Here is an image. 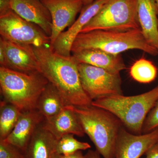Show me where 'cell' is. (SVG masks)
Returning <instances> with one entry per match:
<instances>
[{
  "mask_svg": "<svg viewBox=\"0 0 158 158\" xmlns=\"http://www.w3.org/2000/svg\"><path fill=\"white\" fill-rule=\"evenodd\" d=\"M85 134L103 158H115L116 139L121 121L107 110L93 106L84 107L73 106Z\"/></svg>",
  "mask_w": 158,
  "mask_h": 158,
  "instance_id": "277c9868",
  "label": "cell"
},
{
  "mask_svg": "<svg viewBox=\"0 0 158 158\" xmlns=\"http://www.w3.org/2000/svg\"><path fill=\"white\" fill-rule=\"evenodd\" d=\"M48 81L40 72L25 73L0 66V87L4 101L22 112L36 110Z\"/></svg>",
  "mask_w": 158,
  "mask_h": 158,
  "instance_id": "5b68a950",
  "label": "cell"
},
{
  "mask_svg": "<svg viewBox=\"0 0 158 158\" xmlns=\"http://www.w3.org/2000/svg\"><path fill=\"white\" fill-rule=\"evenodd\" d=\"M40 72L56 88L66 104L77 107L92 106L93 101L82 87L78 64L72 56L56 53L50 45L34 47Z\"/></svg>",
  "mask_w": 158,
  "mask_h": 158,
  "instance_id": "6da1fadb",
  "label": "cell"
},
{
  "mask_svg": "<svg viewBox=\"0 0 158 158\" xmlns=\"http://www.w3.org/2000/svg\"><path fill=\"white\" fill-rule=\"evenodd\" d=\"M44 120V117L36 109L23 112L12 131L4 141L25 153L37 128Z\"/></svg>",
  "mask_w": 158,
  "mask_h": 158,
  "instance_id": "4fadbf2b",
  "label": "cell"
},
{
  "mask_svg": "<svg viewBox=\"0 0 158 158\" xmlns=\"http://www.w3.org/2000/svg\"><path fill=\"white\" fill-rule=\"evenodd\" d=\"M0 34L1 37L13 42L35 47L50 45V37L42 29L13 10L0 17Z\"/></svg>",
  "mask_w": 158,
  "mask_h": 158,
  "instance_id": "ba28073f",
  "label": "cell"
},
{
  "mask_svg": "<svg viewBox=\"0 0 158 158\" xmlns=\"http://www.w3.org/2000/svg\"><path fill=\"white\" fill-rule=\"evenodd\" d=\"M158 69L151 61L144 58L136 60L131 66L130 74L136 81L148 84L153 81L158 74Z\"/></svg>",
  "mask_w": 158,
  "mask_h": 158,
  "instance_id": "44dd1931",
  "label": "cell"
},
{
  "mask_svg": "<svg viewBox=\"0 0 158 158\" xmlns=\"http://www.w3.org/2000/svg\"><path fill=\"white\" fill-rule=\"evenodd\" d=\"M0 158H25V156L18 148L4 140H0Z\"/></svg>",
  "mask_w": 158,
  "mask_h": 158,
  "instance_id": "603a6c76",
  "label": "cell"
},
{
  "mask_svg": "<svg viewBox=\"0 0 158 158\" xmlns=\"http://www.w3.org/2000/svg\"><path fill=\"white\" fill-rule=\"evenodd\" d=\"M145 158H158V141L145 153Z\"/></svg>",
  "mask_w": 158,
  "mask_h": 158,
  "instance_id": "484cf974",
  "label": "cell"
},
{
  "mask_svg": "<svg viewBox=\"0 0 158 158\" xmlns=\"http://www.w3.org/2000/svg\"><path fill=\"white\" fill-rule=\"evenodd\" d=\"M52 18L50 46L52 45L64 30L75 22L84 5L82 0H41Z\"/></svg>",
  "mask_w": 158,
  "mask_h": 158,
  "instance_id": "30bf717a",
  "label": "cell"
},
{
  "mask_svg": "<svg viewBox=\"0 0 158 158\" xmlns=\"http://www.w3.org/2000/svg\"><path fill=\"white\" fill-rule=\"evenodd\" d=\"M88 49H98L114 55L138 49L153 56L158 55L157 49L146 41L141 29L126 31L98 30L80 33L73 44L71 53Z\"/></svg>",
  "mask_w": 158,
  "mask_h": 158,
  "instance_id": "7a4b0ae2",
  "label": "cell"
},
{
  "mask_svg": "<svg viewBox=\"0 0 158 158\" xmlns=\"http://www.w3.org/2000/svg\"><path fill=\"white\" fill-rule=\"evenodd\" d=\"M108 1L94 0L91 4L83 6L77 19L68 30L62 32L51 46L53 50L62 56H71L72 46L75 39Z\"/></svg>",
  "mask_w": 158,
  "mask_h": 158,
  "instance_id": "7c38bea8",
  "label": "cell"
},
{
  "mask_svg": "<svg viewBox=\"0 0 158 158\" xmlns=\"http://www.w3.org/2000/svg\"><path fill=\"white\" fill-rule=\"evenodd\" d=\"M0 106V140H4L12 131L23 112L5 101L1 102Z\"/></svg>",
  "mask_w": 158,
  "mask_h": 158,
  "instance_id": "ffe728a7",
  "label": "cell"
},
{
  "mask_svg": "<svg viewBox=\"0 0 158 158\" xmlns=\"http://www.w3.org/2000/svg\"><path fill=\"white\" fill-rule=\"evenodd\" d=\"M74 135L72 134L64 135L58 140L56 151L59 155H69L78 151L90 148L89 143L78 141Z\"/></svg>",
  "mask_w": 158,
  "mask_h": 158,
  "instance_id": "7402d4cb",
  "label": "cell"
},
{
  "mask_svg": "<svg viewBox=\"0 0 158 158\" xmlns=\"http://www.w3.org/2000/svg\"><path fill=\"white\" fill-rule=\"evenodd\" d=\"M78 69L82 87L92 101L123 94L120 73L85 63L78 64Z\"/></svg>",
  "mask_w": 158,
  "mask_h": 158,
  "instance_id": "52a82bcc",
  "label": "cell"
},
{
  "mask_svg": "<svg viewBox=\"0 0 158 158\" xmlns=\"http://www.w3.org/2000/svg\"><path fill=\"white\" fill-rule=\"evenodd\" d=\"M58 140L43 122L30 140L25 152V158H58L59 155L56 151Z\"/></svg>",
  "mask_w": 158,
  "mask_h": 158,
  "instance_id": "e0dca14e",
  "label": "cell"
},
{
  "mask_svg": "<svg viewBox=\"0 0 158 158\" xmlns=\"http://www.w3.org/2000/svg\"><path fill=\"white\" fill-rule=\"evenodd\" d=\"M0 65L25 73L40 72L34 46L0 37Z\"/></svg>",
  "mask_w": 158,
  "mask_h": 158,
  "instance_id": "9c48e42d",
  "label": "cell"
},
{
  "mask_svg": "<svg viewBox=\"0 0 158 158\" xmlns=\"http://www.w3.org/2000/svg\"><path fill=\"white\" fill-rule=\"evenodd\" d=\"M11 3V0H0V17L12 11Z\"/></svg>",
  "mask_w": 158,
  "mask_h": 158,
  "instance_id": "d4e9b609",
  "label": "cell"
},
{
  "mask_svg": "<svg viewBox=\"0 0 158 158\" xmlns=\"http://www.w3.org/2000/svg\"><path fill=\"white\" fill-rule=\"evenodd\" d=\"M102 156L96 150H89L84 155V158H102Z\"/></svg>",
  "mask_w": 158,
  "mask_h": 158,
  "instance_id": "83f0119b",
  "label": "cell"
},
{
  "mask_svg": "<svg viewBox=\"0 0 158 158\" xmlns=\"http://www.w3.org/2000/svg\"><path fill=\"white\" fill-rule=\"evenodd\" d=\"M58 158H84L82 151H78L69 155H59Z\"/></svg>",
  "mask_w": 158,
  "mask_h": 158,
  "instance_id": "4316f807",
  "label": "cell"
},
{
  "mask_svg": "<svg viewBox=\"0 0 158 158\" xmlns=\"http://www.w3.org/2000/svg\"><path fill=\"white\" fill-rule=\"evenodd\" d=\"M84 6H88L94 2V0H82Z\"/></svg>",
  "mask_w": 158,
  "mask_h": 158,
  "instance_id": "f1b7e54d",
  "label": "cell"
},
{
  "mask_svg": "<svg viewBox=\"0 0 158 158\" xmlns=\"http://www.w3.org/2000/svg\"><path fill=\"white\" fill-rule=\"evenodd\" d=\"M156 3L157 6L158 11V0H156Z\"/></svg>",
  "mask_w": 158,
  "mask_h": 158,
  "instance_id": "f546056e",
  "label": "cell"
},
{
  "mask_svg": "<svg viewBox=\"0 0 158 158\" xmlns=\"http://www.w3.org/2000/svg\"><path fill=\"white\" fill-rule=\"evenodd\" d=\"M139 29L138 0H109L81 33L98 30L126 31Z\"/></svg>",
  "mask_w": 158,
  "mask_h": 158,
  "instance_id": "8992f818",
  "label": "cell"
},
{
  "mask_svg": "<svg viewBox=\"0 0 158 158\" xmlns=\"http://www.w3.org/2000/svg\"><path fill=\"white\" fill-rule=\"evenodd\" d=\"M158 129V101L148 113L144 122L142 134L150 132Z\"/></svg>",
  "mask_w": 158,
  "mask_h": 158,
  "instance_id": "cb8c5ba5",
  "label": "cell"
},
{
  "mask_svg": "<svg viewBox=\"0 0 158 158\" xmlns=\"http://www.w3.org/2000/svg\"><path fill=\"white\" fill-rule=\"evenodd\" d=\"M158 101V84L151 90L141 94L106 97L93 101L91 105L113 113L130 132L141 135L148 115Z\"/></svg>",
  "mask_w": 158,
  "mask_h": 158,
  "instance_id": "3957f363",
  "label": "cell"
},
{
  "mask_svg": "<svg viewBox=\"0 0 158 158\" xmlns=\"http://www.w3.org/2000/svg\"><path fill=\"white\" fill-rule=\"evenodd\" d=\"M67 105L56 88L48 83L38 98L36 109L45 120H49L58 115Z\"/></svg>",
  "mask_w": 158,
  "mask_h": 158,
  "instance_id": "d6986e66",
  "label": "cell"
},
{
  "mask_svg": "<svg viewBox=\"0 0 158 158\" xmlns=\"http://www.w3.org/2000/svg\"><path fill=\"white\" fill-rule=\"evenodd\" d=\"M11 9L20 17L35 24L50 37L52 18L41 0H11Z\"/></svg>",
  "mask_w": 158,
  "mask_h": 158,
  "instance_id": "5bb4252c",
  "label": "cell"
},
{
  "mask_svg": "<svg viewBox=\"0 0 158 158\" xmlns=\"http://www.w3.org/2000/svg\"><path fill=\"white\" fill-rule=\"evenodd\" d=\"M138 12L144 38L158 52V11L156 0H138Z\"/></svg>",
  "mask_w": 158,
  "mask_h": 158,
  "instance_id": "ac0fdd59",
  "label": "cell"
},
{
  "mask_svg": "<svg viewBox=\"0 0 158 158\" xmlns=\"http://www.w3.org/2000/svg\"><path fill=\"white\" fill-rule=\"evenodd\" d=\"M78 64L85 63L105 69L111 73H120L126 69L121 55L109 53L98 49L83 50L71 55Z\"/></svg>",
  "mask_w": 158,
  "mask_h": 158,
  "instance_id": "9a60e30c",
  "label": "cell"
},
{
  "mask_svg": "<svg viewBox=\"0 0 158 158\" xmlns=\"http://www.w3.org/2000/svg\"><path fill=\"white\" fill-rule=\"evenodd\" d=\"M158 141V129L135 135L123 127L116 139L115 158H140Z\"/></svg>",
  "mask_w": 158,
  "mask_h": 158,
  "instance_id": "8fae6325",
  "label": "cell"
},
{
  "mask_svg": "<svg viewBox=\"0 0 158 158\" xmlns=\"http://www.w3.org/2000/svg\"><path fill=\"white\" fill-rule=\"evenodd\" d=\"M44 127L58 140L68 134L82 137L85 133L83 131L73 106L67 105L53 118L43 122Z\"/></svg>",
  "mask_w": 158,
  "mask_h": 158,
  "instance_id": "2e32d148",
  "label": "cell"
}]
</instances>
